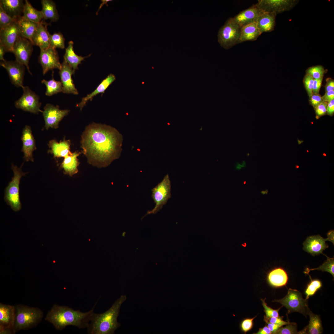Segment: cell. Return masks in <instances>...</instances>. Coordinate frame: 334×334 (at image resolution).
<instances>
[{"mask_svg": "<svg viewBox=\"0 0 334 334\" xmlns=\"http://www.w3.org/2000/svg\"><path fill=\"white\" fill-rule=\"evenodd\" d=\"M122 142V135L115 128L93 123L86 127L81 135L80 143L88 163L102 168L109 166L119 157Z\"/></svg>", "mask_w": 334, "mask_h": 334, "instance_id": "obj_1", "label": "cell"}, {"mask_svg": "<svg viewBox=\"0 0 334 334\" xmlns=\"http://www.w3.org/2000/svg\"><path fill=\"white\" fill-rule=\"evenodd\" d=\"M96 304L91 310L86 312H82L79 310H74L67 306L54 304L48 312L45 319L59 330H62L69 325L79 328H87L94 313Z\"/></svg>", "mask_w": 334, "mask_h": 334, "instance_id": "obj_2", "label": "cell"}, {"mask_svg": "<svg viewBox=\"0 0 334 334\" xmlns=\"http://www.w3.org/2000/svg\"><path fill=\"white\" fill-rule=\"evenodd\" d=\"M126 299L122 295L107 311L101 314L94 313L87 327L90 334H113L120 326L117 321L120 307Z\"/></svg>", "mask_w": 334, "mask_h": 334, "instance_id": "obj_3", "label": "cell"}, {"mask_svg": "<svg viewBox=\"0 0 334 334\" xmlns=\"http://www.w3.org/2000/svg\"><path fill=\"white\" fill-rule=\"evenodd\" d=\"M15 306L14 333L20 330H28L34 328L41 321L43 312L39 308L20 304Z\"/></svg>", "mask_w": 334, "mask_h": 334, "instance_id": "obj_4", "label": "cell"}, {"mask_svg": "<svg viewBox=\"0 0 334 334\" xmlns=\"http://www.w3.org/2000/svg\"><path fill=\"white\" fill-rule=\"evenodd\" d=\"M241 32V27L230 18L219 30L218 41L224 48L230 49L239 43Z\"/></svg>", "mask_w": 334, "mask_h": 334, "instance_id": "obj_5", "label": "cell"}, {"mask_svg": "<svg viewBox=\"0 0 334 334\" xmlns=\"http://www.w3.org/2000/svg\"><path fill=\"white\" fill-rule=\"evenodd\" d=\"M21 166L18 168L16 166L12 165L11 168L13 171L14 176L6 188L4 199L7 203L13 210L15 212L21 208L19 195V186L22 177L26 173L21 170Z\"/></svg>", "mask_w": 334, "mask_h": 334, "instance_id": "obj_6", "label": "cell"}, {"mask_svg": "<svg viewBox=\"0 0 334 334\" xmlns=\"http://www.w3.org/2000/svg\"><path fill=\"white\" fill-rule=\"evenodd\" d=\"M152 197L155 204L154 208L148 211L143 216L155 214L161 210L171 197V185L168 174L165 175L161 181L151 190Z\"/></svg>", "mask_w": 334, "mask_h": 334, "instance_id": "obj_7", "label": "cell"}, {"mask_svg": "<svg viewBox=\"0 0 334 334\" xmlns=\"http://www.w3.org/2000/svg\"><path fill=\"white\" fill-rule=\"evenodd\" d=\"M307 299L302 298V293L296 289H289L287 294L283 298L273 301L280 303L286 307L289 313L298 312L306 315L308 306Z\"/></svg>", "mask_w": 334, "mask_h": 334, "instance_id": "obj_8", "label": "cell"}, {"mask_svg": "<svg viewBox=\"0 0 334 334\" xmlns=\"http://www.w3.org/2000/svg\"><path fill=\"white\" fill-rule=\"evenodd\" d=\"M22 96L15 103V107L24 111L34 114H38L42 111L40 109L41 103L39 96L27 86L22 88Z\"/></svg>", "mask_w": 334, "mask_h": 334, "instance_id": "obj_9", "label": "cell"}, {"mask_svg": "<svg viewBox=\"0 0 334 334\" xmlns=\"http://www.w3.org/2000/svg\"><path fill=\"white\" fill-rule=\"evenodd\" d=\"M33 44L29 40L22 36H18L13 47L12 53L15 57V60L26 66L31 75L29 66L30 58L33 51Z\"/></svg>", "mask_w": 334, "mask_h": 334, "instance_id": "obj_10", "label": "cell"}, {"mask_svg": "<svg viewBox=\"0 0 334 334\" xmlns=\"http://www.w3.org/2000/svg\"><path fill=\"white\" fill-rule=\"evenodd\" d=\"M297 0H259L255 4L261 11L277 14L290 10L298 3Z\"/></svg>", "mask_w": 334, "mask_h": 334, "instance_id": "obj_11", "label": "cell"}, {"mask_svg": "<svg viewBox=\"0 0 334 334\" xmlns=\"http://www.w3.org/2000/svg\"><path fill=\"white\" fill-rule=\"evenodd\" d=\"M69 112L70 110L68 109H60L58 106H55L49 103L46 104L42 112L45 129L48 130L50 128H58L59 122Z\"/></svg>", "mask_w": 334, "mask_h": 334, "instance_id": "obj_12", "label": "cell"}, {"mask_svg": "<svg viewBox=\"0 0 334 334\" xmlns=\"http://www.w3.org/2000/svg\"><path fill=\"white\" fill-rule=\"evenodd\" d=\"M38 59L41 66L43 75L50 70L57 69L60 70L61 67L58 52L55 48L50 46L40 50Z\"/></svg>", "mask_w": 334, "mask_h": 334, "instance_id": "obj_13", "label": "cell"}, {"mask_svg": "<svg viewBox=\"0 0 334 334\" xmlns=\"http://www.w3.org/2000/svg\"><path fill=\"white\" fill-rule=\"evenodd\" d=\"M0 66L6 69L11 83L16 87L22 88L24 86V66L16 60L1 61Z\"/></svg>", "mask_w": 334, "mask_h": 334, "instance_id": "obj_14", "label": "cell"}, {"mask_svg": "<svg viewBox=\"0 0 334 334\" xmlns=\"http://www.w3.org/2000/svg\"><path fill=\"white\" fill-rule=\"evenodd\" d=\"M20 34L16 21L0 29V43L6 52L12 53L14 45Z\"/></svg>", "mask_w": 334, "mask_h": 334, "instance_id": "obj_15", "label": "cell"}, {"mask_svg": "<svg viewBox=\"0 0 334 334\" xmlns=\"http://www.w3.org/2000/svg\"><path fill=\"white\" fill-rule=\"evenodd\" d=\"M74 73L72 67L63 60L61 64V67L59 70L63 93L75 95L79 94L72 78V75Z\"/></svg>", "mask_w": 334, "mask_h": 334, "instance_id": "obj_16", "label": "cell"}, {"mask_svg": "<svg viewBox=\"0 0 334 334\" xmlns=\"http://www.w3.org/2000/svg\"><path fill=\"white\" fill-rule=\"evenodd\" d=\"M21 139L23 143L22 151L24 153V159L27 161L33 162L32 153L36 149V147L35 139L29 126L26 125L23 128Z\"/></svg>", "mask_w": 334, "mask_h": 334, "instance_id": "obj_17", "label": "cell"}, {"mask_svg": "<svg viewBox=\"0 0 334 334\" xmlns=\"http://www.w3.org/2000/svg\"><path fill=\"white\" fill-rule=\"evenodd\" d=\"M327 238L324 239L319 235L308 237L303 244V249L312 256L323 253V251L328 247L325 242Z\"/></svg>", "mask_w": 334, "mask_h": 334, "instance_id": "obj_18", "label": "cell"}, {"mask_svg": "<svg viewBox=\"0 0 334 334\" xmlns=\"http://www.w3.org/2000/svg\"><path fill=\"white\" fill-rule=\"evenodd\" d=\"M48 24L44 20L39 24L37 29L31 41L33 45L38 46L41 49L47 48L50 46L49 36L47 26Z\"/></svg>", "mask_w": 334, "mask_h": 334, "instance_id": "obj_19", "label": "cell"}, {"mask_svg": "<svg viewBox=\"0 0 334 334\" xmlns=\"http://www.w3.org/2000/svg\"><path fill=\"white\" fill-rule=\"evenodd\" d=\"M15 317V306L0 303V329L9 328L14 331Z\"/></svg>", "mask_w": 334, "mask_h": 334, "instance_id": "obj_20", "label": "cell"}, {"mask_svg": "<svg viewBox=\"0 0 334 334\" xmlns=\"http://www.w3.org/2000/svg\"><path fill=\"white\" fill-rule=\"evenodd\" d=\"M261 11L255 4L241 11L233 18L234 21L241 27L256 22Z\"/></svg>", "mask_w": 334, "mask_h": 334, "instance_id": "obj_21", "label": "cell"}, {"mask_svg": "<svg viewBox=\"0 0 334 334\" xmlns=\"http://www.w3.org/2000/svg\"><path fill=\"white\" fill-rule=\"evenodd\" d=\"M24 4V2L22 0H0V7L16 20L22 15Z\"/></svg>", "mask_w": 334, "mask_h": 334, "instance_id": "obj_22", "label": "cell"}, {"mask_svg": "<svg viewBox=\"0 0 334 334\" xmlns=\"http://www.w3.org/2000/svg\"><path fill=\"white\" fill-rule=\"evenodd\" d=\"M71 142L64 139L58 142L55 139L50 140L48 146L50 149L48 152L52 154L54 157H65L71 152L70 151Z\"/></svg>", "mask_w": 334, "mask_h": 334, "instance_id": "obj_23", "label": "cell"}, {"mask_svg": "<svg viewBox=\"0 0 334 334\" xmlns=\"http://www.w3.org/2000/svg\"><path fill=\"white\" fill-rule=\"evenodd\" d=\"M276 15L262 11L256 23L260 32H269L273 31L276 25Z\"/></svg>", "mask_w": 334, "mask_h": 334, "instance_id": "obj_24", "label": "cell"}, {"mask_svg": "<svg viewBox=\"0 0 334 334\" xmlns=\"http://www.w3.org/2000/svg\"><path fill=\"white\" fill-rule=\"evenodd\" d=\"M16 22L20 34L31 42L39 23L27 20L22 16L17 18Z\"/></svg>", "mask_w": 334, "mask_h": 334, "instance_id": "obj_25", "label": "cell"}, {"mask_svg": "<svg viewBox=\"0 0 334 334\" xmlns=\"http://www.w3.org/2000/svg\"><path fill=\"white\" fill-rule=\"evenodd\" d=\"M80 154V152L76 151L71 152L64 158L61 167L65 174L72 176L78 173L79 163L77 157Z\"/></svg>", "mask_w": 334, "mask_h": 334, "instance_id": "obj_26", "label": "cell"}, {"mask_svg": "<svg viewBox=\"0 0 334 334\" xmlns=\"http://www.w3.org/2000/svg\"><path fill=\"white\" fill-rule=\"evenodd\" d=\"M115 79L116 77L114 75L111 73L110 74L102 81L95 90L83 97L81 101L76 106L82 110L89 100H91L93 97L98 94L101 93H104L107 88Z\"/></svg>", "mask_w": 334, "mask_h": 334, "instance_id": "obj_27", "label": "cell"}, {"mask_svg": "<svg viewBox=\"0 0 334 334\" xmlns=\"http://www.w3.org/2000/svg\"><path fill=\"white\" fill-rule=\"evenodd\" d=\"M267 280L269 283L274 287L285 285L288 280V276L285 271L282 268H275L268 274Z\"/></svg>", "mask_w": 334, "mask_h": 334, "instance_id": "obj_28", "label": "cell"}, {"mask_svg": "<svg viewBox=\"0 0 334 334\" xmlns=\"http://www.w3.org/2000/svg\"><path fill=\"white\" fill-rule=\"evenodd\" d=\"M73 44L72 41L68 42V46L66 49L63 60L72 67L75 73V71L78 69V66L81 63V62L85 58L90 56V54L84 57L77 55L74 52Z\"/></svg>", "mask_w": 334, "mask_h": 334, "instance_id": "obj_29", "label": "cell"}, {"mask_svg": "<svg viewBox=\"0 0 334 334\" xmlns=\"http://www.w3.org/2000/svg\"><path fill=\"white\" fill-rule=\"evenodd\" d=\"M261 34L256 22H254L241 27L239 43L247 41H254Z\"/></svg>", "mask_w": 334, "mask_h": 334, "instance_id": "obj_30", "label": "cell"}, {"mask_svg": "<svg viewBox=\"0 0 334 334\" xmlns=\"http://www.w3.org/2000/svg\"><path fill=\"white\" fill-rule=\"evenodd\" d=\"M307 314L310 316L308 325L299 334H319L323 331V327L321 319L318 315L313 314L308 307Z\"/></svg>", "mask_w": 334, "mask_h": 334, "instance_id": "obj_31", "label": "cell"}, {"mask_svg": "<svg viewBox=\"0 0 334 334\" xmlns=\"http://www.w3.org/2000/svg\"><path fill=\"white\" fill-rule=\"evenodd\" d=\"M41 3L43 20L49 19L54 22L57 21L59 19V15L54 2L51 0H42Z\"/></svg>", "mask_w": 334, "mask_h": 334, "instance_id": "obj_32", "label": "cell"}, {"mask_svg": "<svg viewBox=\"0 0 334 334\" xmlns=\"http://www.w3.org/2000/svg\"><path fill=\"white\" fill-rule=\"evenodd\" d=\"M22 16L27 20L38 24L44 19L41 11H38L34 8L27 0L24 1Z\"/></svg>", "mask_w": 334, "mask_h": 334, "instance_id": "obj_33", "label": "cell"}, {"mask_svg": "<svg viewBox=\"0 0 334 334\" xmlns=\"http://www.w3.org/2000/svg\"><path fill=\"white\" fill-rule=\"evenodd\" d=\"M53 72L52 79L49 80L43 79L41 82L46 87V95L51 96L58 93L62 92V85L61 81L55 80L53 77Z\"/></svg>", "mask_w": 334, "mask_h": 334, "instance_id": "obj_34", "label": "cell"}, {"mask_svg": "<svg viewBox=\"0 0 334 334\" xmlns=\"http://www.w3.org/2000/svg\"><path fill=\"white\" fill-rule=\"evenodd\" d=\"M327 259L319 267L309 269L308 268H306L304 273L306 274H308L310 271L318 270H321L322 272H327L331 273L333 277L334 276V258H330L327 256Z\"/></svg>", "mask_w": 334, "mask_h": 334, "instance_id": "obj_35", "label": "cell"}, {"mask_svg": "<svg viewBox=\"0 0 334 334\" xmlns=\"http://www.w3.org/2000/svg\"><path fill=\"white\" fill-rule=\"evenodd\" d=\"M65 41L63 35L60 32H55L53 34L50 35V46L54 48L64 49Z\"/></svg>", "mask_w": 334, "mask_h": 334, "instance_id": "obj_36", "label": "cell"}, {"mask_svg": "<svg viewBox=\"0 0 334 334\" xmlns=\"http://www.w3.org/2000/svg\"><path fill=\"white\" fill-rule=\"evenodd\" d=\"M325 70L321 65L313 66L308 68L306 71V74L312 76L314 79L323 78Z\"/></svg>", "mask_w": 334, "mask_h": 334, "instance_id": "obj_37", "label": "cell"}, {"mask_svg": "<svg viewBox=\"0 0 334 334\" xmlns=\"http://www.w3.org/2000/svg\"><path fill=\"white\" fill-rule=\"evenodd\" d=\"M309 275L311 280V282L308 285L305 291V293L306 295V299L307 300L309 298L310 296L314 295L316 291L322 286L321 282L320 280H312L310 276Z\"/></svg>", "mask_w": 334, "mask_h": 334, "instance_id": "obj_38", "label": "cell"}, {"mask_svg": "<svg viewBox=\"0 0 334 334\" xmlns=\"http://www.w3.org/2000/svg\"><path fill=\"white\" fill-rule=\"evenodd\" d=\"M16 20L8 15L0 7V29L15 22Z\"/></svg>", "mask_w": 334, "mask_h": 334, "instance_id": "obj_39", "label": "cell"}, {"mask_svg": "<svg viewBox=\"0 0 334 334\" xmlns=\"http://www.w3.org/2000/svg\"><path fill=\"white\" fill-rule=\"evenodd\" d=\"M284 327H281L279 329L276 334H299L297 330V325L295 323H290L286 325Z\"/></svg>", "mask_w": 334, "mask_h": 334, "instance_id": "obj_40", "label": "cell"}, {"mask_svg": "<svg viewBox=\"0 0 334 334\" xmlns=\"http://www.w3.org/2000/svg\"><path fill=\"white\" fill-rule=\"evenodd\" d=\"M266 298L264 299H261L262 301V305L264 308V312L266 314V316L267 317H278L279 316V311L281 308H280L277 310H274L270 307L268 306L265 302Z\"/></svg>", "mask_w": 334, "mask_h": 334, "instance_id": "obj_41", "label": "cell"}, {"mask_svg": "<svg viewBox=\"0 0 334 334\" xmlns=\"http://www.w3.org/2000/svg\"><path fill=\"white\" fill-rule=\"evenodd\" d=\"M314 79L311 76L306 74L304 79L303 82L305 89L308 94L310 97L313 94L312 89Z\"/></svg>", "mask_w": 334, "mask_h": 334, "instance_id": "obj_42", "label": "cell"}, {"mask_svg": "<svg viewBox=\"0 0 334 334\" xmlns=\"http://www.w3.org/2000/svg\"><path fill=\"white\" fill-rule=\"evenodd\" d=\"M256 316L252 318H246L241 322L240 327L242 331L245 333L250 331L253 326V320Z\"/></svg>", "mask_w": 334, "mask_h": 334, "instance_id": "obj_43", "label": "cell"}, {"mask_svg": "<svg viewBox=\"0 0 334 334\" xmlns=\"http://www.w3.org/2000/svg\"><path fill=\"white\" fill-rule=\"evenodd\" d=\"M283 317L279 316L278 317H267L265 316H264V319L267 320L268 322L276 324L280 326L281 327L284 325H286L289 323V321L286 322L283 320Z\"/></svg>", "mask_w": 334, "mask_h": 334, "instance_id": "obj_44", "label": "cell"}, {"mask_svg": "<svg viewBox=\"0 0 334 334\" xmlns=\"http://www.w3.org/2000/svg\"><path fill=\"white\" fill-rule=\"evenodd\" d=\"M328 102L323 101L314 108L315 113L318 117L322 116L327 113Z\"/></svg>", "mask_w": 334, "mask_h": 334, "instance_id": "obj_45", "label": "cell"}, {"mask_svg": "<svg viewBox=\"0 0 334 334\" xmlns=\"http://www.w3.org/2000/svg\"><path fill=\"white\" fill-rule=\"evenodd\" d=\"M310 104L315 108L324 101L319 94L313 93L310 97Z\"/></svg>", "mask_w": 334, "mask_h": 334, "instance_id": "obj_46", "label": "cell"}, {"mask_svg": "<svg viewBox=\"0 0 334 334\" xmlns=\"http://www.w3.org/2000/svg\"><path fill=\"white\" fill-rule=\"evenodd\" d=\"M323 78L314 79L313 86V93L319 94V91L321 86Z\"/></svg>", "mask_w": 334, "mask_h": 334, "instance_id": "obj_47", "label": "cell"}, {"mask_svg": "<svg viewBox=\"0 0 334 334\" xmlns=\"http://www.w3.org/2000/svg\"><path fill=\"white\" fill-rule=\"evenodd\" d=\"M264 320L267 324V326L271 331L272 334H276L279 329L281 327L278 325L270 323L265 319H264Z\"/></svg>", "mask_w": 334, "mask_h": 334, "instance_id": "obj_48", "label": "cell"}, {"mask_svg": "<svg viewBox=\"0 0 334 334\" xmlns=\"http://www.w3.org/2000/svg\"><path fill=\"white\" fill-rule=\"evenodd\" d=\"M322 97L324 101L327 102L334 100V90L325 92Z\"/></svg>", "mask_w": 334, "mask_h": 334, "instance_id": "obj_49", "label": "cell"}, {"mask_svg": "<svg viewBox=\"0 0 334 334\" xmlns=\"http://www.w3.org/2000/svg\"><path fill=\"white\" fill-rule=\"evenodd\" d=\"M325 92L334 90V81L331 78L326 79V83L325 86Z\"/></svg>", "mask_w": 334, "mask_h": 334, "instance_id": "obj_50", "label": "cell"}, {"mask_svg": "<svg viewBox=\"0 0 334 334\" xmlns=\"http://www.w3.org/2000/svg\"><path fill=\"white\" fill-rule=\"evenodd\" d=\"M334 113V100H333L328 102L327 108V113L330 115L332 116Z\"/></svg>", "mask_w": 334, "mask_h": 334, "instance_id": "obj_51", "label": "cell"}, {"mask_svg": "<svg viewBox=\"0 0 334 334\" xmlns=\"http://www.w3.org/2000/svg\"><path fill=\"white\" fill-rule=\"evenodd\" d=\"M255 334H271L272 332L267 326H265L262 328H260L259 331L256 333H254Z\"/></svg>", "mask_w": 334, "mask_h": 334, "instance_id": "obj_52", "label": "cell"}, {"mask_svg": "<svg viewBox=\"0 0 334 334\" xmlns=\"http://www.w3.org/2000/svg\"><path fill=\"white\" fill-rule=\"evenodd\" d=\"M5 49L2 45L0 43V60L2 62H5L6 60L4 58V54L6 52Z\"/></svg>", "mask_w": 334, "mask_h": 334, "instance_id": "obj_53", "label": "cell"}, {"mask_svg": "<svg viewBox=\"0 0 334 334\" xmlns=\"http://www.w3.org/2000/svg\"><path fill=\"white\" fill-rule=\"evenodd\" d=\"M246 166V163L245 161H243L241 163H237L235 166V168L237 170H240L243 168H244Z\"/></svg>", "mask_w": 334, "mask_h": 334, "instance_id": "obj_54", "label": "cell"}, {"mask_svg": "<svg viewBox=\"0 0 334 334\" xmlns=\"http://www.w3.org/2000/svg\"><path fill=\"white\" fill-rule=\"evenodd\" d=\"M328 241H331L334 244V230H330L327 233Z\"/></svg>", "mask_w": 334, "mask_h": 334, "instance_id": "obj_55", "label": "cell"}, {"mask_svg": "<svg viewBox=\"0 0 334 334\" xmlns=\"http://www.w3.org/2000/svg\"><path fill=\"white\" fill-rule=\"evenodd\" d=\"M112 1V0H101L102 3L100 4V5L99 6V8L98 9V10L97 11V12H96V14L97 15H98V12L99 11V10L101 9V8H102V7L103 6L104 4L106 5H107V6H108V5L107 4V3L108 2H110V1Z\"/></svg>", "mask_w": 334, "mask_h": 334, "instance_id": "obj_56", "label": "cell"}, {"mask_svg": "<svg viewBox=\"0 0 334 334\" xmlns=\"http://www.w3.org/2000/svg\"><path fill=\"white\" fill-rule=\"evenodd\" d=\"M261 194H262V195H265V190L261 191Z\"/></svg>", "mask_w": 334, "mask_h": 334, "instance_id": "obj_57", "label": "cell"}, {"mask_svg": "<svg viewBox=\"0 0 334 334\" xmlns=\"http://www.w3.org/2000/svg\"><path fill=\"white\" fill-rule=\"evenodd\" d=\"M265 194H267L268 193V189H266V190H265Z\"/></svg>", "mask_w": 334, "mask_h": 334, "instance_id": "obj_58", "label": "cell"}, {"mask_svg": "<svg viewBox=\"0 0 334 334\" xmlns=\"http://www.w3.org/2000/svg\"><path fill=\"white\" fill-rule=\"evenodd\" d=\"M299 168V166H298V165H297V166H296V168Z\"/></svg>", "mask_w": 334, "mask_h": 334, "instance_id": "obj_59", "label": "cell"}, {"mask_svg": "<svg viewBox=\"0 0 334 334\" xmlns=\"http://www.w3.org/2000/svg\"><path fill=\"white\" fill-rule=\"evenodd\" d=\"M246 182L245 181H244V182H243L244 184H246Z\"/></svg>", "mask_w": 334, "mask_h": 334, "instance_id": "obj_60", "label": "cell"}]
</instances>
